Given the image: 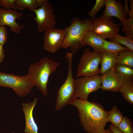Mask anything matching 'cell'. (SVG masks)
<instances>
[{
	"label": "cell",
	"instance_id": "6da1fadb",
	"mask_svg": "<svg viewBox=\"0 0 133 133\" xmlns=\"http://www.w3.org/2000/svg\"><path fill=\"white\" fill-rule=\"evenodd\" d=\"M77 108L80 122L87 133H102L107 122L108 112L101 104L77 99L71 104Z\"/></svg>",
	"mask_w": 133,
	"mask_h": 133
},
{
	"label": "cell",
	"instance_id": "7a4b0ae2",
	"mask_svg": "<svg viewBox=\"0 0 133 133\" xmlns=\"http://www.w3.org/2000/svg\"><path fill=\"white\" fill-rule=\"evenodd\" d=\"M93 19L87 18L82 20L77 17L73 19L70 26L65 28L66 34L61 48L70 47L72 53L78 52L83 46L82 41L84 35L90 31Z\"/></svg>",
	"mask_w": 133,
	"mask_h": 133
},
{
	"label": "cell",
	"instance_id": "3957f363",
	"mask_svg": "<svg viewBox=\"0 0 133 133\" xmlns=\"http://www.w3.org/2000/svg\"><path fill=\"white\" fill-rule=\"evenodd\" d=\"M60 65L59 63L45 57L38 62L31 64L29 68L27 75L34 86L45 96L48 93L47 85L49 77Z\"/></svg>",
	"mask_w": 133,
	"mask_h": 133
},
{
	"label": "cell",
	"instance_id": "277c9868",
	"mask_svg": "<svg viewBox=\"0 0 133 133\" xmlns=\"http://www.w3.org/2000/svg\"><path fill=\"white\" fill-rule=\"evenodd\" d=\"M73 54L68 52L66 57L68 63L67 77L57 91L55 110H59L64 106L71 104L77 99L76 93L75 79L73 76L72 65Z\"/></svg>",
	"mask_w": 133,
	"mask_h": 133
},
{
	"label": "cell",
	"instance_id": "5b68a950",
	"mask_svg": "<svg viewBox=\"0 0 133 133\" xmlns=\"http://www.w3.org/2000/svg\"><path fill=\"white\" fill-rule=\"evenodd\" d=\"M34 86L27 75L19 76L0 71V86L12 88L20 97L26 96Z\"/></svg>",
	"mask_w": 133,
	"mask_h": 133
},
{
	"label": "cell",
	"instance_id": "8992f818",
	"mask_svg": "<svg viewBox=\"0 0 133 133\" xmlns=\"http://www.w3.org/2000/svg\"><path fill=\"white\" fill-rule=\"evenodd\" d=\"M103 52L91 51L89 48L84 50L81 58L76 72V77L99 75V65L101 59Z\"/></svg>",
	"mask_w": 133,
	"mask_h": 133
},
{
	"label": "cell",
	"instance_id": "52a82bcc",
	"mask_svg": "<svg viewBox=\"0 0 133 133\" xmlns=\"http://www.w3.org/2000/svg\"><path fill=\"white\" fill-rule=\"evenodd\" d=\"M93 19L90 31L99 37L111 41L119 34L120 25L116 23L111 17L101 16Z\"/></svg>",
	"mask_w": 133,
	"mask_h": 133
},
{
	"label": "cell",
	"instance_id": "ba28073f",
	"mask_svg": "<svg viewBox=\"0 0 133 133\" xmlns=\"http://www.w3.org/2000/svg\"><path fill=\"white\" fill-rule=\"evenodd\" d=\"M33 11L36 15L33 19L37 24V28L40 32L42 33L55 26L56 22L54 9L48 0H45L41 7Z\"/></svg>",
	"mask_w": 133,
	"mask_h": 133
},
{
	"label": "cell",
	"instance_id": "9c48e42d",
	"mask_svg": "<svg viewBox=\"0 0 133 133\" xmlns=\"http://www.w3.org/2000/svg\"><path fill=\"white\" fill-rule=\"evenodd\" d=\"M76 93L79 99L88 100L89 94L100 88L101 76L99 75L83 76L75 79Z\"/></svg>",
	"mask_w": 133,
	"mask_h": 133
},
{
	"label": "cell",
	"instance_id": "30bf717a",
	"mask_svg": "<svg viewBox=\"0 0 133 133\" xmlns=\"http://www.w3.org/2000/svg\"><path fill=\"white\" fill-rule=\"evenodd\" d=\"M44 48L48 51L56 52L61 47L65 36V29L54 28L45 31Z\"/></svg>",
	"mask_w": 133,
	"mask_h": 133
},
{
	"label": "cell",
	"instance_id": "8fae6325",
	"mask_svg": "<svg viewBox=\"0 0 133 133\" xmlns=\"http://www.w3.org/2000/svg\"><path fill=\"white\" fill-rule=\"evenodd\" d=\"M22 15V13H19L15 10H5L3 7L0 8V26H8L12 32L19 34L25 25H20L16 20H19Z\"/></svg>",
	"mask_w": 133,
	"mask_h": 133
},
{
	"label": "cell",
	"instance_id": "7c38bea8",
	"mask_svg": "<svg viewBox=\"0 0 133 133\" xmlns=\"http://www.w3.org/2000/svg\"><path fill=\"white\" fill-rule=\"evenodd\" d=\"M100 88L103 90L116 92L123 84L114 69L110 70L101 76Z\"/></svg>",
	"mask_w": 133,
	"mask_h": 133
},
{
	"label": "cell",
	"instance_id": "4fadbf2b",
	"mask_svg": "<svg viewBox=\"0 0 133 133\" xmlns=\"http://www.w3.org/2000/svg\"><path fill=\"white\" fill-rule=\"evenodd\" d=\"M37 99L35 98L31 102L22 103L23 111L24 114L25 126V133H38V127L35 122L33 116V112L37 102Z\"/></svg>",
	"mask_w": 133,
	"mask_h": 133
},
{
	"label": "cell",
	"instance_id": "5bb4252c",
	"mask_svg": "<svg viewBox=\"0 0 133 133\" xmlns=\"http://www.w3.org/2000/svg\"><path fill=\"white\" fill-rule=\"evenodd\" d=\"M105 8L101 16L111 17H114L118 18L120 21V24L122 25L127 17L123 11L124 5L120 1L115 0H105Z\"/></svg>",
	"mask_w": 133,
	"mask_h": 133
},
{
	"label": "cell",
	"instance_id": "9a60e30c",
	"mask_svg": "<svg viewBox=\"0 0 133 133\" xmlns=\"http://www.w3.org/2000/svg\"><path fill=\"white\" fill-rule=\"evenodd\" d=\"M105 39L99 37L92 32L89 31L85 33L83 39V46L89 45L94 50L101 52Z\"/></svg>",
	"mask_w": 133,
	"mask_h": 133
},
{
	"label": "cell",
	"instance_id": "2e32d148",
	"mask_svg": "<svg viewBox=\"0 0 133 133\" xmlns=\"http://www.w3.org/2000/svg\"><path fill=\"white\" fill-rule=\"evenodd\" d=\"M114 69L123 84L133 83V68L116 64Z\"/></svg>",
	"mask_w": 133,
	"mask_h": 133
},
{
	"label": "cell",
	"instance_id": "e0dca14e",
	"mask_svg": "<svg viewBox=\"0 0 133 133\" xmlns=\"http://www.w3.org/2000/svg\"><path fill=\"white\" fill-rule=\"evenodd\" d=\"M118 55L103 52L102 57L100 62L101 68L100 73L101 75H102L108 71L114 69L116 64Z\"/></svg>",
	"mask_w": 133,
	"mask_h": 133
},
{
	"label": "cell",
	"instance_id": "ac0fdd59",
	"mask_svg": "<svg viewBox=\"0 0 133 133\" xmlns=\"http://www.w3.org/2000/svg\"><path fill=\"white\" fill-rule=\"evenodd\" d=\"M116 64L133 68V51L128 49L120 52L117 56Z\"/></svg>",
	"mask_w": 133,
	"mask_h": 133
},
{
	"label": "cell",
	"instance_id": "d6986e66",
	"mask_svg": "<svg viewBox=\"0 0 133 133\" xmlns=\"http://www.w3.org/2000/svg\"><path fill=\"white\" fill-rule=\"evenodd\" d=\"M128 49L116 42L107 41L105 39L101 52L118 54L122 51Z\"/></svg>",
	"mask_w": 133,
	"mask_h": 133
},
{
	"label": "cell",
	"instance_id": "ffe728a7",
	"mask_svg": "<svg viewBox=\"0 0 133 133\" xmlns=\"http://www.w3.org/2000/svg\"><path fill=\"white\" fill-rule=\"evenodd\" d=\"M123 117L122 113L115 105L108 112L107 121L111 122V125L117 127Z\"/></svg>",
	"mask_w": 133,
	"mask_h": 133
},
{
	"label": "cell",
	"instance_id": "44dd1931",
	"mask_svg": "<svg viewBox=\"0 0 133 133\" xmlns=\"http://www.w3.org/2000/svg\"><path fill=\"white\" fill-rule=\"evenodd\" d=\"M119 91L126 101L133 104V83L123 84Z\"/></svg>",
	"mask_w": 133,
	"mask_h": 133
},
{
	"label": "cell",
	"instance_id": "7402d4cb",
	"mask_svg": "<svg viewBox=\"0 0 133 133\" xmlns=\"http://www.w3.org/2000/svg\"><path fill=\"white\" fill-rule=\"evenodd\" d=\"M16 9L19 11H23L26 8L31 11L37 9L38 7L36 0H16Z\"/></svg>",
	"mask_w": 133,
	"mask_h": 133
},
{
	"label": "cell",
	"instance_id": "603a6c76",
	"mask_svg": "<svg viewBox=\"0 0 133 133\" xmlns=\"http://www.w3.org/2000/svg\"><path fill=\"white\" fill-rule=\"evenodd\" d=\"M117 127L122 133H133L132 122L126 116L124 117Z\"/></svg>",
	"mask_w": 133,
	"mask_h": 133
},
{
	"label": "cell",
	"instance_id": "cb8c5ba5",
	"mask_svg": "<svg viewBox=\"0 0 133 133\" xmlns=\"http://www.w3.org/2000/svg\"><path fill=\"white\" fill-rule=\"evenodd\" d=\"M110 41H114L122 44L133 51V38L128 36H123L118 34Z\"/></svg>",
	"mask_w": 133,
	"mask_h": 133
},
{
	"label": "cell",
	"instance_id": "d4e9b609",
	"mask_svg": "<svg viewBox=\"0 0 133 133\" xmlns=\"http://www.w3.org/2000/svg\"><path fill=\"white\" fill-rule=\"evenodd\" d=\"M121 31L126 36L133 38V18L129 17L123 22Z\"/></svg>",
	"mask_w": 133,
	"mask_h": 133
},
{
	"label": "cell",
	"instance_id": "484cf974",
	"mask_svg": "<svg viewBox=\"0 0 133 133\" xmlns=\"http://www.w3.org/2000/svg\"><path fill=\"white\" fill-rule=\"evenodd\" d=\"M105 0H96L94 6L88 12V15L93 18H95L97 13L105 5Z\"/></svg>",
	"mask_w": 133,
	"mask_h": 133
},
{
	"label": "cell",
	"instance_id": "4316f807",
	"mask_svg": "<svg viewBox=\"0 0 133 133\" xmlns=\"http://www.w3.org/2000/svg\"><path fill=\"white\" fill-rule=\"evenodd\" d=\"M16 0H0V5L3 6L4 9H16Z\"/></svg>",
	"mask_w": 133,
	"mask_h": 133
},
{
	"label": "cell",
	"instance_id": "83f0119b",
	"mask_svg": "<svg viewBox=\"0 0 133 133\" xmlns=\"http://www.w3.org/2000/svg\"><path fill=\"white\" fill-rule=\"evenodd\" d=\"M7 29L4 26H0V44L3 45L7 42Z\"/></svg>",
	"mask_w": 133,
	"mask_h": 133
},
{
	"label": "cell",
	"instance_id": "f1b7e54d",
	"mask_svg": "<svg viewBox=\"0 0 133 133\" xmlns=\"http://www.w3.org/2000/svg\"><path fill=\"white\" fill-rule=\"evenodd\" d=\"M128 0H125V4L123 8V12L126 16L127 17V16L129 14L130 10L128 5Z\"/></svg>",
	"mask_w": 133,
	"mask_h": 133
},
{
	"label": "cell",
	"instance_id": "f546056e",
	"mask_svg": "<svg viewBox=\"0 0 133 133\" xmlns=\"http://www.w3.org/2000/svg\"><path fill=\"white\" fill-rule=\"evenodd\" d=\"M3 45L0 44V65L3 62L5 58L4 51Z\"/></svg>",
	"mask_w": 133,
	"mask_h": 133
},
{
	"label": "cell",
	"instance_id": "4dcf8cb0",
	"mask_svg": "<svg viewBox=\"0 0 133 133\" xmlns=\"http://www.w3.org/2000/svg\"><path fill=\"white\" fill-rule=\"evenodd\" d=\"M128 1L130 5V10L129 14V17L133 18V0H129Z\"/></svg>",
	"mask_w": 133,
	"mask_h": 133
},
{
	"label": "cell",
	"instance_id": "1f68e13d",
	"mask_svg": "<svg viewBox=\"0 0 133 133\" xmlns=\"http://www.w3.org/2000/svg\"><path fill=\"white\" fill-rule=\"evenodd\" d=\"M109 129L111 130L113 133H122L117 128L111 124L109 126Z\"/></svg>",
	"mask_w": 133,
	"mask_h": 133
},
{
	"label": "cell",
	"instance_id": "d6a6232c",
	"mask_svg": "<svg viewBox=\"0 0 133 133\" xmlns=\"http://www.w3.org/2000/svg\"><path fill=\"white\" fill-rule=\"evenodd\" d=\"M45 0H36L37 6L41 7L43 5Z\"/></svg>",
	"mask_w": 133,
	"mask_h": 133
},
{
	"label": "cell",
	"instance_id": "836d02e7",
	"mask_svg": "<svg viewBox=\"0 0 133 133\" xmlns=\"http://www.w3.org/2000/svg\"><path fill=\"white\" fill-rule=\"evenodd\" d=\"M102 133H113L111 130L109 129H105Z\"/></svg>",
	"mask_w": 133,
	"mask_h": 133
},
{
	"label": "cell",
	"instance_id": "e575fe53",
	"mask_svg": "<svg viewBox=\"0 0 133 133\" xmlns=\"http://www.w3.org/2000/svg\"><path fill=\"white\" fill-rule=\"evenodd\" d=\"M12 133H15L14 132H12Z\"/></svg>",
	"mask_w": 133,
	"mask_h": 133
}]
</instances>
